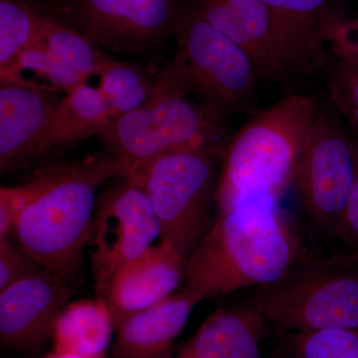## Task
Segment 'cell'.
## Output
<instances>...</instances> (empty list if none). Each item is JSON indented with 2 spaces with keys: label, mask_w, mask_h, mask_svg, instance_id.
I'll return each instance as SVG.
<instances>
[{
  "label": "cell",
  "mask_w": 358,
  "mask_h": 358,
  "mask_svg": "<svg viewBox=\"0 0 358 358\" xmlns=\"http://www.w3.org/2000/svg\"><path fill=\"white\" fill-rule=\"evenodd\" d=\"M278 201L248 195L218 209L186 257L185 289L204 300L282 279L305 248Z\"/></svg>",
  "instance_id": "1"
},
{
  "label": "cell",
  "mask_w": 358,
  "mask_h": 358,
  "mask_svg": "<svg viewBox=\"0 0 358 358\" xmlns=\"http://www.w3.org/2000/svg\"><path fill=\"white\" fill-rule=\"evenodd\" d=\"M129 174L108 152L45 171L41 189L16 223V242L40 266L74 288L91 236L96 193L110 179Z\"/></svg>",
  "instance_id": "2"
},
{
  "label": "cell",
  "mask_w": 358,
  "mask_h": 358,
  "mask_svg": "<svg viewBox=\"0 0 358 358\" xmlns=\"http://www.w3.org/2000/svg\"><path fill=\"white\" fill-rule=\"evenodd\" d=\"M317 110L312 96L289 94L253 113L226 145L214 196L217 210L248 195L281 199L294 183Z\"/></svg>",
  "instance_id": "3"
},
{
  "label": "cell",
  "mask_w": 358,
  "mask_h": 358,
  "mask_svg": "<svg viewBox=\"0 0 358 358\" xmlns=\"http://www.w3.org/2000/svg\"><path fill=\"white\" fill-rule=\"evenodd\" d=\"M188 94L180 63L173 56L155 78L147 102L110 120L99 134L106 152L131 174L159 155L221 141L223 122L190 101Z\"/></svg>",
  "instance_id": "4"
},
{
  "label": "cell",
  "mask_w": 358,
  "mask_h": 358,
  "mask_svg": "<svg viewBox=\"0 0 358 358\" xmlns=\"http://www.w3.org/2000/svg\"><path fill=\"white\" fill-rule=\"evenodd\" d=\"M245 303L285 333L358 329V254L317 258L303 250L288 273Z\"/></svg>",
  "instance_id": "5"
},
{
  "label": "cell",
  "mask_w": 358,
  "mask_h": 358,
  "mask_svg": "<svg viewBox=\"0 0 358 358\" xmlns=\"http://www.w3.org/2000/svg\"><path fill=\"white\" fill-rule=\"evenodd\" d=\"M227 143L188 148L159 155L134 171L152 202L162 241L183 256L192 253L208 229L218 166Z\"/></svg>",
  "instance_id": "6"
},
{
  "label": "cell",
  "mask_w": 358,
  "mask_h": 358,
  "mask_svg": "<svg viewBox=\"0 0 358 358\" xmlns=\"http://www.w3.org/2000/svg\"><path fill=\"white\" fill-rule=\"evenodd\" d=\"M176 56L188 93L216 119L255 112L258 71L236 42L209 24L192 7L179 14L174 28Z\"/></svg>",
  "instance_id": "7"
},
{
  "label": "cell",
  "mask_w": 358,
  "mask_h": 358,
  "mask_svg": "<svg viewBox=\"0 0 358 358\" xmlns=\"http://www.w3.org/2000/svg\"><path fill=\"white\" fill-rule=\"evenodd\" d=\"M357 171L355 136L317 108L294 183L301 208L320 229L338 236Z\"/></svg>",
  "instance_id": "8"
},
{
  "label": "cell",
  "mask_w": 358,
  "mask_h": 358,
  "mask_svg": "<svg viewBox=\"0 0 358 358\" xmlns=\"http://www.w3.org/2000/svg\"><path fill=\"white\" fill-rule=\"evenodd\" d=\"M40 8L103 48L136 56L173 33L181 13L178 0H49Z\"/></svg>",
  "instance_id": "9"
},
{
  "label": "cell",
  "mask_w": 358,
  "mask_h": 358,
  "mask_svg": "<svg viewBox=\"0 0 358 358\" xmlns=\"http://www.w3.org/2000/svg\"><path fill=\"white\" fill-rule=\"evenodd\" d=\"M157 238L159 221L134 173L101 193L88 245L96 296L105 300L115 272L154 246Z\"/></svg>",
  "instance_id": "10"
},
{
  "label": "cell",
  "mask_w": 358,
  "mask_h": 358,
  "mask_svg": "<svg viewBox=\"0 0 358 358\" xmlns=\"http://www.w3.org/2000/svg\"><path fill=\"white\" fill-rule=\"evenodd\" d=\"M278 60L287 79L313 76L329 67L326 31L338 15L334 0H263Z\"/></svg>",
  "instance_id": "11"
},
{
  "label": "cell",
  "mask_w": 358,
  "mask_h": 358,
  "mask_svg": "<svg viewBox=\"0 0 358 358\" xmlns=\"http://www.w3.org/2000/svg\"><path fill=\"white\" fill-rule=\"evenodd\" d=\"M74 288L41 268L0 291V338L18 350H37L51 338L54 322Z\"/></svg>",
  "instance_id": "12"
},
{
  "label": "cell",
  "mask_w": 358,
  "mask_h": 358,
  "mask_svg": "<svg viewBox=\"0 0 358 358\" xmlns=\"http://www.w3.org/2000/svg\"><path fill=\"white\" fill-rule=\"evenodd\" d=\"M60 99L43 85L0 81L2 176L46 155L47 136Z\"/></svg>",
  "instance_id": "13"
},
{
  "label": "cell",
  "mask_w": 358,
  "mask_h": 358,
  "mask_svg": "<svg viewBox=\"0 0 358 358\" xmlns=\"http://www.w3.org/2000/svg\"><path fill=\"white\" fill-rule=\"evenodd\" d=\"M186 258L162 241L122 266L110 280L105 301L115 329L131 315L176 293L183 282Z\"/></svg>",
  "instance_id": "14"
},
{
  "label": "cell",
  "mask_w": 358,
  "mask_h": 358,
  "mask_svg": "<svg viewBox=\"0 0 358 358\" xmlns=\"http://www.w3.org/2000/svg\"><path fill=\"white\" fill-rule=\"evenodd\" d=\"M202 299L183 289L131 315L115 329L114 358H166Z\"/></svg>",
  "instance_id": "15"
},
{
  "label": "cell",
  "mask_w": 358,
  "mask_h": 358,
  "mask_svg": "<svg viewBox=\"0 0 358 358\" xmlns=\"http://www.w3.org/2000/svg\"><path fill=\"white\" fill-rule=\"evenodd\" d=\"M267 320L244 303L211 313L176 358H261Z\"/></svg>",
  "instance_id": "16"
},
{
  "label": "cell",
  "mask_w": 358,
  "mask_h": 358,
  "mask_svg": "<svg viewBox=\"0 0 358 358\" xmlns=\"http://www.w3.org/2000/svg\"><path fill=\"white\" fill-rule=\"evenodd\" d=\"M114 333L109 306L96 296L95 300L67 303L54 322L51 339L53 350L59 352L106 358Z\"/></svg>",
  "instance_id": "17"
},
{
  "label": "cell",
  "mask_w": 358,
  "mask_h": 358,
  "mask_svg": "<svg viewBox=\"0 0 358 358\" xmlns=\"http://www.w3.org/2000/svg\"><path fill=\"white\" fill-rule=\"evenodd\" d=\"M113 119L100 89L88 83L60 99L46 141V154L56 148L100 134Z\"/></svg>",
  "instance_id": "18"
},
{
  "label": "cell",
  "mask_w": 358,
  "mask_h": 358,
  "mask_svg": "<svg viewBox=\"0 0 358 358\" xmlns=\"http://www.w3.org/2000/svg\"><path fill=\"white\" fill-rule=\"evenodd\" d=\"M46 20L40 6L29 0H0V81L21 83V53L38 38Z\"/></svg>",
  "instance_id": "19"
},
{
  "label": "cell",
  "mask_w": 358,
  "mask_h": 358,
  "mask_svg": "<svg viewBox=\"0 0 358 358\" xmlns=\"http://www.w3.org/2000/svg\"><path fill=\"white\" fill-rule=\"evenodd\" d=\"M39 37L87 82L90 77L100 76L114 60L93 39L47 16Z\"/></svg>",
  "instance_id": "20"
},
{
  "label": "cell",
  "mask_w": 358,
  "mask_h": 358,
  "mask_svg": "<svg viewBox=\"0 0 358 358\" xmlns=\"http://www.w3.org/2000/svg\"><path fill=\"white\" fill-rule=\"evenodd\" d=\"M98 88L109 105L113 119L143 105L154 88L155 79L143 66L114 59L101 73Z\"/></svg>",
  "instance_id": "21"
},
{
  "label": "cell",
  "mask_w": 358,
  "mask_h": 358,
  "mask_svg": "<svg viewBox=\"0 0 358 358\" xmlns=\"http://www.w3.org/2000/svg\"><path fill=\"white\" fill-rule=\"evenodd\" d=\"M243 27L256 52L259 77L268 81L287 79L275 54L270 18L263 0H222Z\"/></svg>",
  "instance_id": "22"
},
{
  "label": "cell",
  "mask_w": 358,
  "mask_h": 358,
  "mask_svg": "<svg viewBox=\"0 0 358 358\" xmlns=\"http://www.w3.org/2000/svg\"><path fill=\"white\" fill-rule=\"evenodd\" d=\"M25 71L34 72L46 81L55 93H64L65 95L87 83L79 73L51 51L40 37L21 53L18 62V76L21 83L36 84L25 79L23 76Z\"/></svg>",
  "instance_id": "23"
},
{
  "label": "cell",
  "mask_w": 358,
  "mask_h": 358,
  "mask_svg": "<svg viewBox=\"0 0 358 358\" xmlns=\"http://www.w3.org/2000/svg\"><path fill=\"white\" fill-rule=\"evenodd\" d=\"M288 334V358H358V329Z\"/></svg>",
  "instance_id": "24"
},
{
  "label": "cell",
  "mask_w": 358,
  "mask_h": 358,
  "mask_svg": "<svg viewBox=\"0 0 358 358\" xmlns=\"http://www.w3.org/2000/svg\"><path fill=\"white\" fill-rule=\"evenodd\" d=\"M327 92L334 109L358 136V65L338 59L329 67Z\"/></svg>",
  "instance_id": "25"
},
{
  "label": "cell",
  "mask_w": 358,
  "mask_h": 358,
  "mask_svg": "<svg viewBox=\"0 0 358 358\" xmlns=\"http://www.w3.org/2000/svg\"><path fill=\"white\" fill-rule=\"evenodd\" d=\"M45 181V173L23 185L0 188V237L14 236L18 218Z\"/></svg>",
  "instance_id": "26"
},
{
  "label": "cell",
  "mask_w": 358,
  "mask_h": 358,
  "mask_svg": "<svg viewBox=\"0 0 358 358\" xmlns=\"http://www.w3.org/2000/svg\"><path fill=\"white\" fill-rule=\"evenodd\" d=\"M41 268L11 238L0 237V291Z\"/></svg>",
  "instance_id": "27"
},
{
  "label": "cell",
  "mask_w": 358,
  "mask_h": 358,
  "mask_svg": "<svg viewBox=\"0 0 358 358\" xmlns=\"http://www.w3.org/2000/svg\"><path fill=\"white\" fill-rule=\"evenodd\" d=\"M326 40L336 58L358 65V20L338 14L327 26Z\"/></svg>",
  "instance_id": "28"
},
{
  "label": "cell",
  "mask_w": 358,
  "mask_h": 358,
  "mask_svg": "<svg viewBox=\"0 0 358 358\" xmlns=\"http://www.w3.org/2000/svg\"><path fill=\"white\" fill-rule=\"evenodd\" d=\"M355 148L357 171L338 236L350 246L348 251L358 254V136H355Z\"/></svg>",
  "instance_id": "29"
},
{
  "label": "cell",
  "mask_w": 358,
  "mask_h": 358,
  "mask_svg": "<svg viewBox=\"0 0 358 358\" xmlns=\"http://www.w3.org/2000/svg\"><path fill=\"white\" fill-rule=\"evenodd\" d=\"M43 358H95L85 357V355H77V353H71L65 352H59L53 350L51 352L47 353Z\"/></svg>",
  "instance_id": "30"
}]
</instances>
